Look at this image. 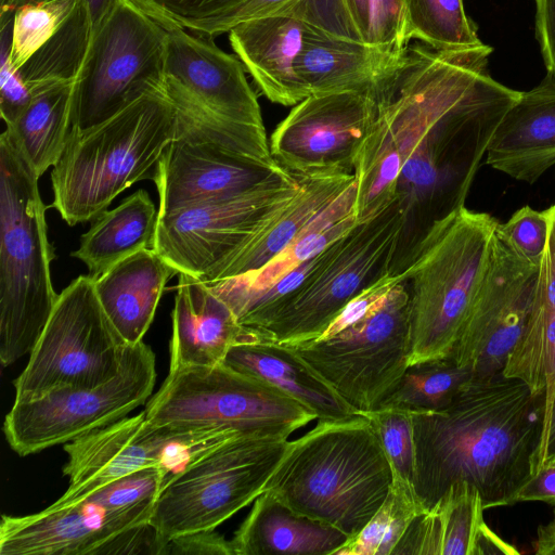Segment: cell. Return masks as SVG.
I'll return each instance as SVG.
<instances>
[{
    "instance_id": "obj_40",
    "label": "cell",
    "mask_w": 555,
    "mask_h": 555,
    "mask_svg": "<svg viewBox=\"0 0 555 555\" xmlns=\"http://www.w3.org/2000/svg\"><path fill=\"white\" fill-rule=\"evenodd\" d=\"M165 29L194 31L203 23L216 18L247 0H129Z\"/></svg>"
},
{
    "instance_id": "obj_53",
    "label": "cell",
    "mask_w": 555,
    "mask_h": 555,
    "mask_svg": "<svg viewBox=\"0 0 555 555\" xmlns=\"http://www.w3.org/2000/svg\"><path fill=\"white\" fill-rule=\"evenodd\" d=\"M555 461V399L546 433L540 448L539 469Z\"/></svg>"
},
{
    "instance_id": "obj_8",
    "label": "cell",
    "mask_w": 555,
    "mask_h": 555,
    "mask_svg": "<svg viewBox=\"0 0 555 555\" xmlns=\"http://www.w3.org/2000/svg\"><path fill=\"white\" fill-rule=\"evenodd\" d=\"M402 228L403 212L395 198L328 245L313 271L253 330L283 345L318 338L354 296L391 273Z\"/></svg>"
},
{
    "instance_id": "obj_38",
    "label": "cell",
    "mask_w": 555,
    "mask_h": 555,
    "mask_svg": "<svg viewBox=\"0 0 555 555\" xmlns=\"http://www.w3.org/2000/svg\"><path fill=\"white\" fill-rule=\"evenodd\" d=\"M77 3L78 0H40L16 8L10 52L16 70L60 29Z\"/></svg>"
},
{
    "instance_id": "obj_3",
    "label": "cell",
    "mask_w": 555,
    "mask_h": 555,
    "mask_svg": "<svg viewBox=\"0 0 555 555\" xmlns=\"http://www.w3.org/2000/svg\"><path fill=\"white\" fill-rule=\"evenodd\" d=\"M393 473L364 415L318 421L285 452L264 486L294 512L357 534L387 498Z\"/></svg>"
},
{
    "instance_id": "obj_47",
    "label": "cell",
    "mask_w": 555,
    "mask_h": 555,
    "mask_svg": "<svg viewBox=\"0 0 555 555\" xmlns=\"http://www.w3.org/2000/svg\"><path fill=\"white\" fill-rule=\"evenodd\" d=\"M167 542L149 522L132 527L113 540L102 550L101 554H157L164 555Z\"/></svg>"
},
{
    "instance_id": "obj_28",
    "label": "cell",
    "mask_w": 555,
    "mask_h": 555,
    "mask_svg": "<svg viewBox=\"0 0 555 555\" xmlns=\"http://www.w3.org/2000/svg\"><path fill=\"white\" fill-rule=\"evenodd\" d=\"M354 179L353 173L301 176L298 193L205 283L238 276L263 267L294 242Z\"/></svg>"
},
{
    "instance_id": "obj_6",
    "label": "cell",
    "mask_w": 555,
    "mask_h": 555,
    "mask_svg": "<svg viewBox=\"0 0 555 555\" xmlns=\"http://www.w3.org/2000/svg\"><path fill=\"white\" fill-rule=\"evenodd\" d=\"M165 90L177 107V129L153 177L159 214L241 195L288 172L273 158L264 127L217 116L171 78Z\"/></svg>"
},
{
    "instance_id": "obj_10",
    "label": "cell",
    "mask_w": 555,
    "mask_h": 555,
    "mask_svg": "<svg viewBox=\"0 0 555 555\" xmlns=\"http://www.w3.org/2000/svg\"><path fill=\"white\" fill-rule=\"evenodd\" d=\"M131 346L104 312L94 280L80 275L59 294L25 369L13 382L14 401L102 385L120 372Z\"/></svg>"
},
{
    "instance_id": "obj_1",
    "label": "cell",
    "mask_w": 555,
    "mask_h": 555,
    "mask_svg": "<svg viewBox=\"0 0 555 555\" xmlns=\"http://www.w3.org/2000/svg\"><path fill=\"white\" fill-rule=\"evenodd\" d=\"M486 43L437 50L408 46L398 66L371 89L375 116L358 154V222L395 198L403 228L391 273L403 272L431 228L464 207L506 113L521 92L489 72Z\"/></svg>"
},
{
    "instance_id": "obj_14",
    "label": "cell",
    "mask_w": 555,
    "mask_h": 555,
    "mask_svg": "<svg viewBox=\"0 0 555 555\" xmlns=\"http://www.w3.org/2000/svg\"><path fill=\"white\" fill-rule=\"evenodd\" d=\"M238 436L244 435L221 427L154 425L144 411L125 416L64 444L67 463L63 474L69 483L55 502L80 501L118 478L151 466L162 467L169 485L196 461Z\"/></svg>"
},
{
    "instance_id": "obj_15",
    "label": "cell",
    "mask_w": 555,
    "mask_h": 555,
    "mask_svg": "<svg viewBox=\"0 0 555 555\" xmlns=\"http://www.w3.org/2000/svg\"><path fill=\"white\" fill-rule=\"evenodd\" d=\"M155 380V354L140 341L130 347L120 372L102 385L14 401L3 422L5 439L21 456L65 444L127 416L149 399Z\"/></svg>"
},
{
    "instance_id": "obj_13",
    "label": "cell",
    "mask_w": 555,
    "mask_h": 555,
    "mask_svg": "<svg viewBox=\"0 0 555 555\" xmlns=\"http://www.w3.org/2000/svg\"><path fill=\"white\" fill-rule=\"evenodd\" d=\"M167 30L119 0L92 35L75 83L72 128L90 129L143 95L165 90Z\"/></svg>"
},
{
    "instance_id": "obj_48",
    "label": "cell",
    "mask_w": 555,
    "mask_h": 555,
    "mask_svg": "<svg viewBox=\"0 0 555 555\" xmlns=\"http://www.w3.org/2000/svg\"><path fill=\"white\" fill-rule=\"evenodd\" d=\"M234 555L230 540L216 530H204L176 537L168 541L164 555Z\"/></svg>"
},
{
    "instance_id": "obj_44",
    "label": "cell",
    "mask_w": 555,
    "mask_h": 555,
    "mask_svg": "<svg viewBox=\"0 0 555 555\" xmlns=\"http://www.w3.org/2000/svg\"><path fill=\"white\" fill-rule=\"evenodd\" d=\"M402 281H405L403 273H389L382 276L354 296L313 340L327 339L364 318L386 298L393 286Z\"/></svg>"
},
{
    "instance_id": "obj_25",
    "label": "cell",
    "mask_w": 555,
    "mask_h": 555,
    "mask_svg": "<svg viewBox=\"0 0 555 555\" xmlns=\"http://www.w3.org/2000/svg\"><path fill=\"white\" fill-rule=\"evenodd\" d=\"M305 25L289 15H269L229 30L231 47L261 93L271 102L296 105L306 95L295 70Z\"/></svg>"
},
{
    "instance_id": "obj_24",
    "label": "cell",
    "mask_w": 555,
    "mask_h": 555,
    "mask_svg": "<svg viewBox=\"0 0 555 555\" xmlns=\"http://www.w3.org/2000/svg\"><path fill=\"white\" fill-rule=\"evenodd\" d=\"M404 50L339 39L305 25L295 70L306 98L369 91L393 72Z\"/></svg>"
},
{
    "instance_id": "obj_54",
    "label": "cell",
    "mask_w": 555,
    "mask_h": 555,
    "mask_svg": "<svg viewBox=\"0 0 555 555\" xmlns=\"http://www.w3.org/2000/svg\"><path fill=\"white\" fill-rule=\"evenodd\" d=\"M83 2L89 12L92 33H94L119 0H83Z\"/></svg>"
},
{
    "instance_id": "obj_35",
    "label": "cell",
    "mask_w": 555,
    "mask_h": 555,
    "mask_svg": "<svg viewBox=\"0 0 555 555\" xmlns=\"http://www.w3.org/2000/svg\"><path fill=\"white\" fill-rule=\"evenodd\" d=\"M403 37L406 44L416 39L437 50L482 43L463 0H404Z\"/></svg>"
},
{
    "instance_id": "obj_17",
    "label": "cell",
    "mask_w": 555,
    "mask_h": 555,
    "mask_svg": "<svg viewBox=\"0 0 555 555\" xmlns=\"http://www.w3.org/2000/svg\"><path fill=\"white\" fill-rule=\"evenodd\" d=\"M540 267L521 256L496 228L483 280L450 354L475 378L502 374L531 317Z\"/></svg>"
},
{
    "instance_id": "obj_42",
    "label": "cell",
    "mask_w": 555,
    "mask_h": 555,
    "mask_svg": "<svg viewBox=\"0 0 555 555\" xmlns=\"http://www.w3.org/2000/svg\"><path fill=\"white\" fill-rule=\"evenodd\" d=\"M551 209L535 210L526 205L516 210L505 223H499L500 233L528 261L541 264L550 234Z\"/></svg>"
},
{
    "instance_id": "obj_52",
    "label": "cell",
    "mask_w": 555,
    "mask_h": 555,
    "mask_svg": "<svg viewBox=\"0 0 555 555\" xmlns=\"http://www.w3.org/2000/svg\"><path fill=\"white\" fill-rule=\"evenodd\" d=\"M533 551L537 555H555V509L552 519L538 527Z\"/></svg>"
},
{
    "instance_id": "obj_55",
    "label": "cell",
    "mask_w": 555,
    "mask_h": 555,
    "mask_svg": "<svg viewBox=\"0 0 555 555\" xmlns=\"http://www.w3.org/2000/svg\"><path fill=\"white\" fill-rule=\"evenodd\" d=\"M23 0H1L0 14L15 12L16 8L21 5Z\"/></svg>"
},
{
    "instance_id": "obj_46",
    "label": "cell",
    "mask_w": 555,
    "mask_h": 555,
    "mask_svg": "<svg viewBox=\"0 0 555 555\" xmlns=\"http://www.w3.org/2000/svg\"><path fill=\"white\" fill-rule=\"evenodd\" d=\"M300 0H247L240 7L199 25L194 33L214 38L240 23L264 17L269 15L284 14Z\"/></svg>"
},
{
    "instance_id": "obj_43",
    "label": "cell",
    "mask_w": 555,
    "mask_h": 555,
    "mask_svg": "<svg viewBox=\"0 0 555 555\" xmlns=\"http://www.w3.org/2000/svg\"><path fill=\"white\" fill-rule=\"evenodd\" d=\"M14 13L1 14L0 39V112L5 125L15 120L31 100L18 70L10 62Z\"/></svg>"
},
{
    "instance_id": "obj_18",
    "label": "cell",
    "mask_w": 555,
    "mask_h": 555,
    "mask_svg": "<svg viewBox=\"0 0 555 555\" xmlns=\"http://www.w3.org/2000/svg\"><path fill=\"white\" fill-rule=\"evenodd\" d=\"M374 116L371 90L309 95L272 132L271 154L299 176L353 173Z\"/></svg>"
},
{
    "instance_id": "obj_12",
    "label": "cell",
    "mask_w": 555,
    "mask_h": 555,
    "mask_svg": "<svg viewBox=\"0 0 555 555\" xmlns=\"http://www.w3.org/2000/svg\"><path fill=\"white\" fill-rule=\"evenodd\" d=\"M288 439L234 437L188 467L155 501L150 524L171 539L219 525L264 490Z\"/></svg>"
},
{
    "instance_id": "obj_50",
    "label": "cell",
    "mask_w": 555,
    "mask_h": 555,
    "mask_svg": "<svg viewBox=\"0 0 555 555\" xmlns=\"http://www.w3.org/2000/svg\"><path fill=\"white\" fill-rule=\"evenodd\" d=\"M533 501L555 506V464L541 467L519 490L514 504Z\"/></svg>"
},
{
    "instance_id": "obj_9",
    "label": "cell",
    "mask_w": 555,
    "mask_h": 555,
    "mask_svg": "<svg viewBox=\"0 0 555 555\" xmlns=\"http://www.w3.org/2000/svg\"><path fill=\"white\" fill-rule=\"evenodd\" d=\"M144 413L159 426L221 427L284 439L317 420L285 392L224 363L169 371Z\"/></svg>"
},
{
    "instance_id": "obj_30",
    "label": "cell",
    "mask_w": 555,
    "mask_h": 555,
    "mask_svg": "<svg viewBox=\"0 0 555 555\" xmlns=\"http://www.w3.org/2000/svg\"><path fill=\"white\" fill-rule=\"evenodd\" d=\"M485 511L478 489L457 481L413 519L392 555H477L479 538L488 527Z\"/></svg>"
},
{
    "instance_id": "obj_45",
    "label": "cell",
    "mask_w": 555,
    "mask_h": 555,
    "mask_svg": "<svg viewBox=\"0 0 555 555\" xmlns=\"http://www.w3.org/2000/svg\"><path fill=\"white\" fill-rule=\"evenodd\" d=\"M367 43L403 50L404 0H371Z\"/></svg>"
},
{
    "instance_id": "obj_39",
    "label": "cell",
    "mask_w": 555,
    "mask_h": 555,
    "mask_svg": "<svg viewBox=\"0 0 555 555\" xmlns=\"http://www.w3.org/2000/svg\"><path fill=\"white\" fill-rule=\"evenodd\" d=\"M363 415L375 429L391 464L393 476L414 488L415 441L412 412L379 406Z\"/></svg>"
},
{
    "instance_id": "obj_20",
    "label": "cell",
    "mask_w": 555,
    "mask_h": 555,
    "mask_svg": "<svg viewBox=\"0 0 555 555\" xmlns=\"http://www.w3.org/2000/svg\"><path fill=\"white\" fill-rule=\"evenodd\" d=\"M166 30L167 78L217 116L264 127L257 95L240 59L218 48L211 37L195 36L182 28Z\"/></svg>"
},
{
    "instance_id": "obj_26",
    "label": "cell",
    "mask_w": 555,
    "mask_h": 555,
    "mask_svg": "<svg viewBox=\"0 0 555 555\" xmlns=\"http://www.w3.org/2000/svg\"><path fill=\"white\" fill-rule=\"evenodd\" d=\"M178 273L154 248H144L94 280L104 312L127 344L142 341L167 282Z\"/></svg>"
},
{
    "instance_id": "obj_27",
    "label": "cell",
    "mask_w": 555,
    "mask_h": 555,
    "mask_svg": "<svg viewBox=\"0 0 555 555\" xmlns=\"http://www.w3.org/2000/svg\"><path fill=\"white\" fill-rule=\"evenodd\" d=\"M223 363L285 392L313 412L318 421L359 415L293 349L260 334L253 341L233 346Z\"/></svg>"
},
{
    "instance_id": "obj_19",
    "label": "cell",
    "mask_w": 555,
    "mask_h": 555,
    "mask_svg": "<svg viewBox=\"0 0 555 555\" xmlns=\"http://www.w3.org/2000/svg\"><path fill=\"white\" fill-rule=\"evenodd\" d=\"M155 502L113 511L88 499L52 503L26 515H2L1 555H100L119 533L149 522Z\"/></svg>"
},
{
    "instance_id": "obj_4",
    "label": "cell",
    "mask_w": 555,
    "mask_h": 555,
    "mask_svg": "<svg viewBox=\"0 0 555 555\" xmlns=\"http://www.w3.org/2000/svg\"><path fill=\"white\" fill-rule=\"evenodd\" d=\"M176 129L177 107L166 90L143 95L90 129L72 128L52 167V206L68 225L95 218L124 190L153 179Z\"/></svg>"
},
{
    "instance_id": "obj_32",
    "label": "cell",
    "mask_w": 555,
    "mask_h": 555,
    "mask_svg": "<svg viewBox=\"0 0 555 555\" xmlns=\"http://www.w3.org/2000/svg\"><path fill=\"white\" fill-rule=\"evenodd\" d=\"M503 375L525 383L533 393L544 391L542 442L555 399V275L540 279L531 317L507 357Z\"/></svg>"
},
{
    "instance_id": "obj_49",
    "label": "cell",
    "mask_w": 555,
    "mask_h": 555,
    "mask_svg": "<svg viewBox=\"0 0 555 555\" xmlns=\"http://www.w3.org/2000/svg\"><path fill=\"white\" fill-rule=\"evenodd\" d=\"M535 38L540 47L546 76L555 80V0H534Z\"/></svg>"
},
{
    "instance_id": "obj_41",
    "label": "cell",
    "mask_w": 555,
    "mask_h": 555,
    "mask_svg": "<svg viewBox=\"0 0 555 555\" xmlns=\"http://www.w3.org/2000/svg\"><path fill=\"white\" fill-rule=\"evenodd\" d=\"M168 482V476L162 467L151 466L118 478L85 499L108 509H127L155 502Z\"/></svg>"
},
{
    "instance_id": "obj_36",
    "label": "cell",
    "mask_w": 555,
    "mask_h": 555,
    "mask_svg": "<svg viewBox=\"0 0 555 555\" xmlns=\"http://www.w3.org/2000/svg\"><path fill=\"white\" fill-rule=\"evenodd\" d=\"M473 378L469 370L457 365L450 357L412 364L379 406L411 412L438 411L446 408Z\"/></svg>"
},
{
    "instance_id": "obj_5",
    "label": "cell",
    "mask_w": 555,
    "mask_h": 555,
    "mask_svg": "<svg viewBox=\"0 0 555 555\" xmlns=\"http://www.w3.org/2000/svg\"><path fill=\"white\" fill-rule=\"evenodd\" d=\"M39 176L14 133L0 137V361L29 354L53 311L46 206Z\"/></svg>"
},
{
    "instance_id": "obj_23",
    "label": "cell",
    "mask_w": 555,
    "mask_h": 555,
    "mask_svg": "<svg viewBox=\"0 0 555 555\" xmlns=\"http://www.w3.org/2000/svg\"><path fill=\"white\" fill-rule=\"evenodd\" d=\"M487 164L515 180L537 182L555 164V80L521 92L502 119Z\"/></svg>"
},
{
    "instance_id": "obj_34",
    "label": "cell",
    "mask_w": 555,
    "mask_h": 555,
    "mask_svg": "<svg viewBox=\"0 0 555 555\" xmlns=\"http://www.w3.org/2000/svg\"><path fill=\"white\" fill-rule=\"evenodd\" d=\"M92 34L87 5L78 0L60 29L18 69L31 95L49 86L77 80Z\"/></svg>"
},
{
    "instance_id": "obj_16",
    "label": "cell",
    "mask_w": 555,
    "mask_h": 555,
    "mask_svg": "<svg viewBox=\"0 0 555 555\" xmlns=\"http://www.w3.org/2000/svg\"><path fill=\"white\" fill-rule=\"evenodd\" d=\"M288 171L254 191L159 214L154 249L179 272L204 282L299 191Z\"/></svg>"
},
{
    "instance_id": "obj_7",
    "label": "cell",
    "mask_w": 555,
    "mask_h": 555,
    "mask_svg": "<svg viewBox=\"0 0 555 555\" xmlns=\"http://www.w3.org/2000/svg\"><path fill=\"white\" fill-rule=\"evenodd\" d=\"M499 223L464 206L431 228L401 272L410 293L409 365L452 353L488 268Z\"/></svg>"
},
{
    "instance_id": "obj_11",
    "label": "cell",
    "mask_w": 555,
    "mask_h": 555,
    "mask_svg": "<svg viewBox=\"0 0 555 555\" xmlns=\"http://www.w3.org/2000/svg\"><path fill=\"white\" fill-rule=\"evenodd\" d=\"M286 346L357 414L376 410L409 366L408 281L399 282L374 310L338 334Z\"/></svg>"
},
{
    "instance_id": "obj_51",
    "label": "cell",
    "mask_w": 555,
    "mask_h": 555,
    "mask_svg": "<svg viewBox=\"0 0 555 555\" xmlns=\"http://www.w3.org/2000/svg\"><path fill=\"white\" fill-rule=\"evenodd\" d=\"M353 29L362 42L367 43L371 0H343Z\"/></svg>"
},
{
    "instance_id": "obj_21",
    "label": "cell",
    "mask_w": 555,
    "mask_h": 555,
    "mask_svg": "<svg viewBox=\"0 0 555 555\" xmlns=\"http://www.w3.org/2000/svg\"><path fill=\"white\" fill-rule=\"evenodd\" d=\"M169 371L223 363L230 349L258 338L257 331L238 323L229 306L201 279L178 273L171 313Z\"/></svg>"
},
{
    "instance_id": "obj_2",
    "label": "cell",
    "mask_w": 555,
    "mask_h": 555,
    "mask_svg": "<svg viewBox=\"0 0 555 555\" xmlns=\"http://www.w3.org/2000/svg\"><path fill=\"white\" fill-rule=\"evenodd\" d=\"M545 395L503 374L473 378L438 411L412 412L414 490L425 509L457 481L485 509L513 505L539 470Z\"/></svg>"
},
{
    "instance_id": "obj_22",
    "label": "cell",
    "mask_w": 555,
    "mask_h": 555,
    "mask_svg": "<svg viewBox=\"0 0 555 555\" xmlns=\"http://www.w3.org/2000/svg\"><path fill=\"white\" fill-rule=\"evenodd\" d=\"M356 205L357 181L354 179L294 242L263 267L207 285L229 306L241 323L273 286L358 223Z\"/></svg>"
},
{
    "instance_id": "obj_31",
    "label": "cell",
    "mask_w": 555,
    "mask_h": 555,
    "mask_svg": "<svg viewBox=\"0 0 555 555\" xmlns=\"http://www.w3.org/2000/svg\"><path fill=\"white\" fill-rule=\"evenodd\" d=\"M159 210L145 190H138L117 207L103 211L72 256L80 259L96 280L124 258L144 248H153Z\"/></svg>"
},
{
    "instance_id": "obj_33",
    "label": "cell",
    "mask_w": 555,
    "mask_h": 555,
    "mask_svg": "<svg viewBox=\"0 0 555 555\" xmlns=\"http://www.w3.org/2000/svg\"><path fill=\"white\" fill-rule=\"evenodd\" d=\"M76 81L60 82L35 92L9 125L39 178L60 158L72 129Z\"/></svg>"
},
{
    "instance_id": "obj_37",
    "label": "cell",
    "mask_w": 555,
    "mask_h": 555,
    "mask_svg": "<svg viewBox=\"0 0 555 555\" xmlns=\"http://www.w3.org/2000/svg\"><path fill=\"white\" fill-rule=\"evenodd\" d=\"M426 511L413 486L393 476L384 503L333 555H392L413 519Z\"/></svg>"
},
{
    "instance_id": "obj_29",
    "label": "cell",
    "mask_w": 555,
    "mask_h": 555,
    "mask_svg": "<svg viewBox=\"0 0 555 555\" xmlns=\"http://www.w3.org/2000/svg\"><path fill=\"white\" fill-rule=\"evenodd\" d=\"M348 539L262 492L230 540L234 555H333Z\"/></svg>"
}]
</instances>
